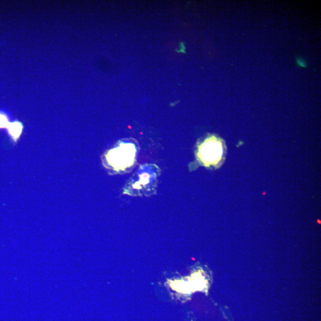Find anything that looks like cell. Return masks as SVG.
Masks as SVG:
<instances>
[{"mask_svg":"<svg viewBox=\"0 0 321 321\" xmlns=\"http://www.w3.org/2000/svg\"><path fill=\"white\" fill-rule=\"evenodd\" d=\"M136 149L131 143H123L109 151L106 158L108 164L115 170H125L133 165Z\"/></svg>","mask_w":321,"mask_h":321,"instance_id":"6da1fadb","label":"cell"},{"mask_svg":"<svg viewBox=\"0 0 321 321\" xmlns=\"http://www.w3.org/2000/svg\"><path fill=\"white\" fill-rule=\"evenodd\" d=\"M223 154V147L220 140L214 136L208 138L199 146L198 157L205 165L217 164Z\"/></svg>","mask_w":321,"mask_h":321,"instance_id":"7a4b0ae2","label":"cell"}]
</instances>
